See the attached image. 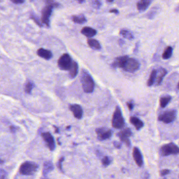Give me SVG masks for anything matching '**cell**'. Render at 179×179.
<instances>
[{
	"label": "cell",
	"mask_w": 179,
	"mask_h": 179,
	"mask_svg": "<svg viewBox=\"0 0 179 179\" xmlns=\"http://www.w3.org/2000/svg\"><path fill=\"white\" fill-rule=\"evenodd\" d=\"M140 63L135 58L128 56H120L115 58L112 64L113 68H120L125 72L134 73L139 70Z\"/></svg>",
	"instance_id": "1"
},
{
	"label": "cell",
	"mask_w": 179,
	"mask_h": 179,
	"mask_svg": "<svg viewBox=\"0 0 179 179\" xmlns=\"http://www.w3.org/2000/svg\"><path fill=\"white\" fill-rule=\"evenodd\" d=\"M81 82L83 90L86 93H92L95 88V82L92 76L85 70H82L81 74Z\"/></svg>",
	"instance_id": "2"
},
{
	"label": "cell",
	"mask_w": 179,
	"mask_h": 179,
	"mask_svg": "<svg viewBox=\"0 0 179 179\" xmlns=\"http://www.w3.org/2000/svg\"><path fill=\"white\" fill-rule=\"evenodd\" d=\"M48 4L45 5L42 11V22L47 26H49L50 17L52 15L53 9L58 7L59 4L54 1H47Z\"/></svg>",
	"instance_id": "3"
},
{
	"label": "cell",
	"mask_w": 179,
	"mask_h": 179,
	"mask_svg": "<svg viewBox=\"0 0 179 179\" xmlns=\"http://www.w3.org/2000/svg\"><path fill=\"white\" fill-rule=\"evenodd\" d=\"M38 166L32 161H26L21 165L19 172L21 175H31L36 172Z\"/></svg>",
	"instance_id": "4"
},
{
	"label": "cell",
	"mask_w": 179,
	"mask_h": 179,
	"mask_svg": "<svg viewBox=\"0 0 179 179\" xmlns=\"http://www.w3.org/2000/svg\"><path fill=\"white\" fill-rule=\"evenodd\" d=\"M125 119L123 116L120 108L117 106L112 119V125L116 129H121L125 126Z\"/></svg>",
	"instance_id": "5"
},
{
	"label": "cell",
	"mask_w": 179,
	"mask_h": 179,
	"mask_svg": "<svg viewBox=\"0 0 179 179\" xmlns=\"http://www.w3.org/2000/svg\"><path fill=\"white\" fill-rule=\"evenodd\" d=\"M160 153L162 156L166 157L170 155L179 154V147L172 142L164 145L160 149Z\"/></svg>",
	"instance_id": "6"
},
{
	"label": "cell",
	"mask_w": 179,
	"mask_h": 179,
	"mask_svg": "<svg viewBox=\"0 0 179 179\" xmlns=\"http://www.w3.org/2000/svg\"><path fill=\"white\" fill-rule=\"evenodd\" d=\"M58 66L62 70H70L72 67L73 61L70 55L65 53L62 55L58 60Z\"/></svg>",
	"instance_id": "7"
},
{
	"label": "cell",
	"mask_w": 179,
	"mask_h": 179,
	"mask_svg": "<svg viewBox=\"0 0 179 179\" xmlns=\"http://www.w3.org/2000/svg\"><path fill=\"white\" fill-rule=\"evenodd\" d=\"M177 111L175 109L170 110L166 111L162 114L159 115L158 117V120L159 121H162L164 123H171L175 120L177 117Z\"/></svg>",
	"instance_id": "8"
},
{
	"label": "cell",
	"mask_w": 179,
	"mask_h": 179,
	"mask_svg": "<svg viewBox=\"0 0 179 179\" xmlns=\"http://www.w3.org/2000/svg\"><path fill=\"white\" fill-rule=\"evenodd\" d=\"M96 133L97 136V138L101 141L109 139L112 136V130L105 127L97 128Z\"/></svg>",
	"instance_id": "9"
},
{
	"label": "cell",
	"mask_w": 179,
	"mask_h": 179,
	"mask_svg": "<svg viewBox=\"0 0 179 179\" xmlns=\"http://www.w3.org/2000/svg\"><path fill=\"white\" fill-rule=\"evenodd\" d=\"M42 137L45 141V143L47 145V147L49 148L51 151H54L55 149V142L54 137L52 134L49 132H43L42 134Z\"/></svg>",
	"instance_id": "10"
},
{
	"label": "cell",
	"mask_w": 179,
	"mask_h": 179,
	"mask_svg": "<svg viewBox=\"0 0 179 179\" xmlns=\"http://www.w3.org/2000/svg\"><path fill=\"white\" fill-rule=\"evenodd\" d=\"M131 134H132L131 130L130 128H127L121 130V131L119 132L117 135L121 140V141L125 143L127 145V146H130L131 143H130L129 138L131 136Z\"/></svg>",
	"instance_id": "11"
},
{
	"label": "cell",
	"mask_w": 179,
	"mask_h": 179,
	"mask_svg": "<svg viewBox=\"0 0 179 179\" xmlns=\"http://www.w3.org/2000/svg\"><path fill=\"white\" fill-rule=\"evenodd\" d=\"M70 109L76 118L81 119L83 117V110L81 105L72 104L70 106Z\"/></svg>",
	"instance_id": "12"
},
{
	"label": "cell",
	"mask_w": 179,
	"mask_h": 179,
	"mask_svg": "<svg viewBox=\"0 0 179 179\" xmlns=\"http://www.w3.org/2000/svg\"><path fill=\"white\" fill-rule=\"evenodd\" d=\"M132 156L134 157V161L139 167H141L143 166V160L142 155L140 150L137 147H134L133 149Z\"/></svg>",
	"instance_id": "13"
},
{
	"label": "cell",
	"mask_w": 179,
	"mask_h": 179,
	"mask_svg": "<svg viewBox=\"0 0 179 179\" xmlns=\"http://www.w3.org/2000/svg\"><path fill=\"white\" fill-rule=\"evenodd\" d=\"M37 54L40 57H42L46 60H49L53 57V54L51 51L44 49L43 48H39L37 51Z\"/></svg>",
	"instance_id": "14"
},
{
	"label": "cell",
	"mask_w": 179,
	"mask_h": 179,
	"mask_svg": "<svg viewBox=\"0 0 179 179\" xmlns=\"http://www.w3.org/2000/svg\"><path fill=\"white\" fill-rule=\"evenodd\" d=\"M97 32L96 29L88 26L83 27L81 30V33L88 38H91L95 36L97 34Z\"/></svg>",
	"instance_id": "15"
},
{
	"label": "cell",
	"mask_w": 179,
	"mask_h": 179,
	"mask_svg": "<svg viewBox=\"0 0 179 179\" xmlns=\"http://www.w3.org/2000/svg\"><path fill=\"white\" fill-rule=\"evenodd\" d=\"M152 2V1L150 0H142L139 1L137 4V9L140 12L145 11Z\"/></svg>",
	"instance_id": "16"
},
{
	"label": "cell",
	"mask_w": 179,
	"mask_h": 179,
	"mask_svg": "<svg viewBox=\"0 0 179 179\" xmlns=\"http://www.w3.org/2000/svg\"><path fill=\"white\" fill-rule=\"evenodd\" d=\"M167 74V70L164 68H160L159 70H158V73H157L158 77H157V79L156 81V86H159L161 84L163 81L164 77H165Z\"/></svg>",
	"instance_id": "17"
},
{
	"label": "cell",
	"mask_w": 179,
	"mask_h": 179,
	"mask_svg": "<svg viewBox=\"0 0 179 179\" xmlns=\"http://www.w3.org/2000/svg\"><path fill=\"white\" fill-rule=\"evenodd\" d=\"M131 123L134 125L137 130H139L144 126L143 121L136 117L132 116L130 118Z\"/></svg>",
	"instance_id": "18"
},
{
	"label": "cell",
	"mask_w": 179,
	"mask_h": 179,
	"mask_svg": "<svg viewBox=\"0 0 179 179\" xmlns=\"http://www.w3.org/2000/svg\"><path fill=\"white\" fill-rule=\"evenodd\" d=\"M78 73V65L76 62L73 61L72 67L69 70V77L70 78L74 79L76 77Z\"/></svg>",
	"instance_id": "19"
},
{
	"label": "cell",
	"mask_w": 179,
	"mask_h": 179,
	"mask_svg": "<svg viewBox=\"0 0 179 179\" xmlns=\"http://www.w3.org/2000/svg\"><path fill=\"white\" fill-rule=\"evenodd\" d=\"M53 169H54V166L52 161H46L44 164L43 174L44 175H46L48 173L51 172Z\"/></svg>",
	"instance_id": "20"
},
{
	"label": "cell",
	"mask_w": 179,
	"mask_h": 179,
	"mask_svg": "<svg viewBox=\"0 0 179 179\" xmlns=\"http://www.w3.org/2000/svg\"><path fill=\"white\" fill-rule=\"evenodd\" d=\"M87 43L92 49L95 50H100L101 48L100 43L95 39H93V38L88 39L87 40Z\"/></svg>",
	"instance_id": "21"
},
{
	"label": "cell",
	"mask_w": 179,
	"mask_h": 179,
	"mask_svg": "<svg viewBox=\"0 0 179 179\" xmlns=\"http://www.w3.org/2000/svg\"><path fill=\"white\" fill-rule=\"evenodd\" d=\"M72 20L74 23L79 24H83L87 21L86 17L83 14H78L77 15L73 16Z\"/></svg>",
	"instance_id": "22"
},
{
	"label": "cell",
	"mask_w": 179,
	"mask_h": 179,
	"mask_svg": "<svg viewBox=\"0 0 179 179\" xmlns=\"http://www.w3.org/2000/svg\"><path fill=\"white\" fill-rule=\"evenodd\" d=\"M157 73H158L157 70H152L147 82V85L149 87L152 86V85H154V84L156 83L157 79Z\"/></svg>",
	"instance_id": "23"
},
{
	"label": "cell",
	"mask_w": 179,
	"mask_h": 179,
	"mask_svg": "<svg viewBox=\"0 0 179 179\" xmlns=\"http://www.w3.org/2000/svg\"><path fill=\"white\" fill-rule=\"evenodd\" d=\"M119 34L124 38L128 39L129 40H132L134 39V36L133 35V33L131 32L128 29H121L119 32Z\"/></svg>",
	"instance_id": "24"
},
{
	"label": "cell",
	"mask_w": 179,
	"mask_h": 179,
	"mask_svg": "<svg viewBox=\"0 0 179 179\" xmlns=\"http://www.w3.org/2000/svg\"><path fill=\"white\" fill-rule=\"evenodd\" d=\"M171 101V97L169 95L162 97L160 99V105L161 108H164Z\"/></svg>",
	"instance_id": "25"
},
{
	"label": "cell",
	"mask_w": 179,
	"mask_h": 179,
	"mask_svg": "<svg viewBox=\"0 0 179 179\" xmlns=\"http://www.w3.org/2000/svg\"><path fill=\"white\" fill-rule=\"evenodd\" d=\"M172 47L168 46L165 49L164 53L162 54V58H164V59H168L171 57V56L172 55Z\"/></svg>",
	"instance_id": "26"
},
{
	"label": "cell",
	"mask_w": 179,
	"mask_h": 179,
	"mask_svg": "<svg viewBox=\"0 0 179 179\" xmlns=\"http://www.w3.org/2000/svg\"><path fill=\"white\" fill-rule=\"evenodd\" d=\"M34 84L31 81H28L25 85V91L29 94H31L33 88Z\"/></svg>",
	"instance_id": "27"
},
{
	"label": "cell",
	"mask_w": 179,
	"mask_h": 179,
	"mask_svg": "<svg viewBox=\"0 0 179 179\" xmlns=\"http://www.w3.org/2000/svg\"><path fill=\"white\" fill-rule=\"evenodd\" d=\"M112 161V159L109 157H105L101 160V163L104 167H107L111 164Z\"/></svg>",
	"instance_id": "28"
},
{
	"label": "cell",
	"mask_w": 179,
	"mask_h": 179,
	"mask_svg": "<svg viewBox=\"0 0 179 179\" xmlns=\"http://www.w3.org/2000/svg\"><path fill=\"white\" fill-rule=\"evenodd\" d=\"M92 5L95 8H97L98 9H99L101 7V3L100 1H94L92 2Z\"/></svg>",
	"instance_id": "29"
},
{
	"label": "cell",
	"mask_w": 179,
	"mask_h": 179,
	"mask_svg": "<svg viewBox=\"0 0 179 179\" xmlns=\"http://www.w3.org/2000/svg\"><path fill=\"white\" fill-rule=\"evenodd\" d=\"M170 172V170L169 169H164L161 170L160 171V175L161 176H164L166 175H167Z\"/></svg>",
	"instance_id": "30"
},
{
	"label": "cell",
	"mask_w": 179,
	"mask_h": 179,
	"mask_svg": "<svg viewBox=\"0 0 179 179\" xmlns=\"http://www.w3.org/2000/svg\"><path fill=\"white\" fill-rule=\"evenodd\" d=\"M64 160V157H62L61 159H59V160L58 161V167L61 171H62V162Z\"/></svg>",
	"instance_id": "31"
},
{
	"label": "cell",
	"mask_w": 179,
	"mask_h": 179,
	"mask_svg": "<svg viewBox=\"0 0 179 179\" xmlns=\"http://www.w3.org/2000/svg\"><path fill=\"white\" fill-rule=\"evenodd\" d=\"M156 12H157L155 11H152L150 12L148 14V15H147L148 18H150V19H152V18H153L155 15H156Z\"/></svg>",
	"instance_id": "32"
},
{
	"label": "cell",
	"mask_w": 179,
	"mask_h": 179,
	"mask_svg": "<svg viewBox=\"0 0 179 179\" xmlns=\"http://www.w3.org/2000/svg\"><path fill=\"white\" fill-rule=\"evenodd\" d=\"M127 105L129 109L130 110H132L134 109V103H133L132 101H131L130 102H128L127 103Z\"/></svg>",
	"instance_id": "33"
},
{
	"label": "cell",
	"mask_w": 179,
	"mask_h": 179,
	"mask_svg": "<svg viewBox=\"0 0 179 179\" xmlns=\"http://www.w3.org/2000/svg\"><path fill=\"white\" fill-rule=\"evenodd\" d=\"M36 16H34L33 15V16H31V18L32 19H33V20L35 21V22L37 24L39 25V26H41L40 23V21L38 20V18H36Z\"/></svg>",
	"instance_id": "34"
},
{
	"label": "cell",
	"mask_w": 179,
	"mask_h": 179,
	"mask_svg": "<svg viewBox=\"0 0 179 179\" xmlns=\"http://www.w3.org/2000/svg\"><path fill=\"white\" fill-rule=\"evenodd\" d=\"M12 2L14 3V4H22L23 3H24V1H23V0H13V1H11Z\"/></svg>",
	"instance_id": "35"
},
{
	"label": "cell",
	"mask_w": 179,
	"mask_h": 179,
	"mask_svg": "<svg viewBox=\"0 0 179 179\" xmlns=\"http://www.w3.org/2000/svg\"><path fill=\"white\" fill-rule=\"evenodd\" d=\"M114 147L117 148H121V144L120 143H119L118 142L116 141H114Z\"/></svg>",
	"instance_id": "36"
},
{
	"label": "cell",
	"mask_w": 179,
	"mask_h": 179,
	"mask_svg": "<svg viewBox=\"0 0 179 179\" xmlns=\"http://www.w3.org/2000/svg\"><path fill=\"white\" fill-rule=\"evenodd\" d=\"M110 13H112L116 14H118L119 11L117 9H114L111 10L109 11Z\"/></svg>",
	"instance_id": "37"
},
{
	"label": "cell",
	"mask_w": 179,
	"mask_h": 179,
	"mask_svg": "<svg viewBox=\"0 0 179 179\" xmlns=\"http://www.w3.org/2000/svg\"><path fill=\"white\" fill-rule=\"evenodd\" d=\"M5 175L4 171L3 170H1V179H5Z\"/></svg>",
	"instance_id": "38"
},
{
	"label": "cell",
	"mask_w": 179,
	"mask_h": 179,
	"mask_svg": "<svg viewBox=\"0 0 179 179\" xmlns=\"http://www.w3.org/2000/svg\"><path fill=\"white\" fill-rule=\"evenodd\" d=\"M10 130H11L12 132H15L16 131V128L13 126V125H11L10 127Z\"/></svg>",
	"instance_id": "39"
},
{
	"label": "cell",
	"mask_w": 179,
	"mask_h": 179,
	"mask_svg": "<svg viewBox=\"0 0 179 179\" xmlns=\"http://www.w3.org/2000/svg\"><path fill=\"white\" fill-rule=\"evenodd\" d=\"M175 11L176 12H179V5L178 7H177V8H176V9H175Z\"/></svg>",
	"instance_id": "40"
},
{
	"label": "cell",
	"mask_w": 179,
	"mask_h": 179,
	"mask_svg": "<svg viewBox=\"0 0 179 179\" xmlns=\"http://www.w3.org/2000/svg\"><path fill=\"white\" fill-rule=\"evenodd\" d=\"M85 1H78L79 3H82L84 2Z\"/></svg>",
	"instance_id": "41"
},
{
	"label": "cell",
	"mask_w": 179,
	"mask_h": 179,
	"mask_svg": "<svg viewBox=\"0 0 179 179\" xmlns=\"http://www.w3.org/2000/svg\"><path fill=\"white\" fill-rule=\"evenodd\" d=\"M113 1H107V2L112 3L113 2Z\"/></svg>",
	"instance_id": "42"
},
{
	"label": "cell",
	"mask_w": 179,
	"mask_h": 179,
	"mask_svg": "<svg viewBox=\"0 0 179 179\" xmlns=\"http://www.w3.org/2000/svg\"><path fill=\"white\" fill-rule=\"evenodd\" d=\"M177 88H178V89L179 90V82L178 83V86H177Z\"/></svg>",
	"instance_id": "43"
},
{
	"label": "cell",
	"mask_w": 179,
	"mask_h": 179,
	"mask_svg": "<svg viewBox=\"0 0 179 179\" xmlns=\"http://www.w3.org/2000/svg\"></svg>",
	"instance_id": "44"
}]
</instances>
